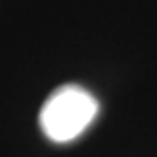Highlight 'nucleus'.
Wrapping results in <instances>:
<instances>
[{"label":"nucleus","instance_id":"1","mask_svg":"<svg viewBox=\"0 0 157 157\" xmlns=\"http://www.w3.org/2000/svg\"><path fill=\"white\" fill-rule=\"evenodd\" d=\"M98 108L89 91L77 84H65L52 91L40 108V129L51 141L68 143L89 128Z\"/></svg>","mask_w":157,"mask_h":157}]
</instances>
